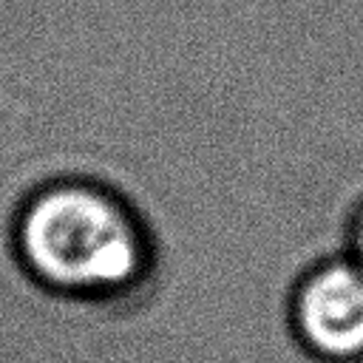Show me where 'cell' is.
I'll return each instance as SVG.
<instances>
[{"label": "cell", "instance_id": "cell-1", "mask_svg": "<svg viewBox=\"0 0 363 363\" xmlns=\"http://www.w3.org/2000/svg\"><path fill=\"white\" fill-rule=\"evenodd\" d=\"M14 250L40 286L77 301L133 292L153 258L139 213L116 190L79 179L51 182L23 201Z\"/></svg>", "mask_w": 363, "mask_h": 363}, {"label": "cell", "instance_id": "cell-2", "mask_svg": "<svg viewBox=\"0 0 363 363\" xmlns=\"http://www.w3.org/2000/svg\"><path fill=\"white\" fill-rule=\"evenodd\" d=\"M286 323L315 363H363V264L349 252L309 264L289 289Z\"/></svg>", "mask_w": 363, "mask_h": 363}, {"label": "cell", "instance_id": "cell-3", "mask_svg": "<svg viewBox=\"0 0 363 363\" xmlns=\"http://www.w3.org/2000/svg\"><path fill=\"white\" fill-rule=\"evenodd\" d=\"M346 252L354 255L363 264V204L349 216V235H346Z\"/></svg>", "mask_w": 363, "mask_h": 363}]
</instances>
